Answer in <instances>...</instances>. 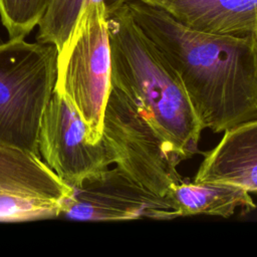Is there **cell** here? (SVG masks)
Returning <instances> with one entry per match:
<instances>
[{"label": "cell", "instance_id": "5", "mask_svg": "<svg viewBox=\"0 0 257 257\" xmlns=\"http://www.w3.org/2000/svg\"><path fill=\"white\" fill-rule=\"evenodd\" d=\"M114 164L148 191L170 199L171 188L183 182L177 166L181 155L114 86L106 101L102 136Z\"/></svg>", "mask_w": 257, "mask_h": 257}, {"label": "cell", "instance_id": "13", "mask_svg": "<svg viewBox=\"0 0 257 257\" xmlns=\"http://www.w3.org/2000/svg\"><path fill=\"white\" fill-rule=\"evenodd\" d=\"M49 0H0V17L9 38H25L45 13Z\"/></svg>", "mask_w": 257, "mask_h": 257}, {"label": "cell", "instance_id": "4", "mask_svg": "<svg viewBox=\"0 0 257 257\" xmlns=\"http://www.w3.org/2000/svg\"><path fill=\"white\" fill-rule=\"evenodd\" d=\"M107 16L102 3H87L56 59L54 90L77 110L92 144L101 140L103 114L111 89Z\"/></svg>", "mask_w": 257, "mask_h": 257}, {"label": "cell", "instance_id": "1", "mask_svg": "<svg viewBox=\"0 0 257 257\" xmlns=\"http://www.w3.org/2000/svg\"><path fill=\"white\" fill-rule=\"evenodd\" d=\"M125 5L179 75L203 130L222 133L257 118V44L252 35L195 29L142 0Z\"/></svg>", "mask_w": 257, "mask_h": 257}, {"label": "cell", "instance_id": "11", "mask_svg": "<svg viewBox=\"0 0 257 257\" xmlns=\"http://www.w3.org/2000/svg\"><path fill=\"white\" fill-rule=\"evenodd\" d=\"M170 199L178 208V217L194 215L231 217L238 208H256L245 189L223 183H180L172 186Z\"/></svg>", "mask_w": 257, "mask_h": 257}, {"label": "cell", "instance_id": "6", "mask_svg": "<svg viewBox=\"0 0 257 257\" xmlns=\"http://www.w3.org/2000/svg\"><path fill=\"white\" fill-rule=\"evenodd\" d=\"M70 188L59 216L82 221H120L135 219L171 220L178 208L133 181L117 166L91 173Z\"/></svg>", "mask_w": 257, "mask_h": 257}, {"label": "cell", "instance_id": "10", "mask_svg": "<svg viewBox=\"0 0 257 257\" xmlns=\"http://www.w3.org/2000/svg\"><path fill=\"white\" fill-rule=\"evenodd\" d=\"M202 31L247 36L257 29V0H142Z\"/></svg>", "mask_w": 257, "mask_h": 257}, {"label": "cell", "instance_id": "2", "mask_svg": "<svg viewBox=\"0 0 257 257\" xmlns=\"http://www.w3.org/2000/svg\"><path fill=\"white\" fill-rule=\"evenodd\" d=\"M107 28L111 85L183 160L197 154L203 128L175 69L137 25L126 5L107 16Z\"/></svg>", "mask_w": 257, "mask_h": 257}, {"label": "cell", "instance_id": "14", "mask_svg": "<svg viewBox=\"0 0 257 257\" xmlns=\"http://www.w3.org/2000/svg\"><path fill=\"white\" fill-rule=\"evenodd\" d=\"M252 35V37H253V39L255 40V42H256V44H257V29L251 34Z\"/></svg>", "mask_w": 257, "mask_h": 257}, {"label": "cell", "instance_id": "8", "mask_svg": "<svg viewBox=\"0 0 257 257\" xmlns=\"http://www.w3.org/2000/svg\"><path fill=\"white\" fill-rule=\"evenodd\" d=\"M69 193L39 156L0 146V221L59 216Z\"/></svg>", "mask_w": 257, "mask_h": 257}, {"label": "cell", "instance_id": "3", "mask_svg": "<svg viewBox=\"0 0 257 257\" xmlns=\"http://www.w3.org/2000/svg\"><path fill=\"white\" fill-rule=\"evenodd\" d=\"M57 53L53 44L24 38L0 43V146L39 156V130L54 91Z\"/></svg>", "mask_w": 257, "mask_h": 257}, {"label": "cell", "instance_id": "9", "mask_svg": "<svg viewBox=\"0 0 257 257\" xmlns=\"http://www.w3.org/2000/svg\"><path fill=\"white\" fill-rule=\"evenodd\" d=\"M194 182L229 184L257 194V118L225 131L206 154Z\"/></svg>", "mask_w": 257, "mask_h": 257}, {"label": "cell", "instance_id": "12", "mask_svg": "<svg viewBox=\"0 0 257 257\" xmlns=\"http://www.w3.org/2000/svg\"><path fill=\"white\" fill-rule=\"evenodd\" d=\"M133 0H49L38 23V42L53 44L59 51L71 34L82 8L89 2L102 3L107 15Z\"/></svg>", "mask_w": 257, "mask_h": 257}, {"label": "cell", "instance_id": "7", "mask_svg": "<svg viewBox=\"0 0 257 257\" xmlns=\"http://www.w3.org/2000/svg\"><path fill=\"white\" fill-rule=\"evenodd\" d=\"M42 161L68 187L85 176L114 164L103 140L92 144L74 106L53 91L44 110L38 137Z\"/></svg>", "mask_w": 257, "mask_h": 257}]
</instances>
